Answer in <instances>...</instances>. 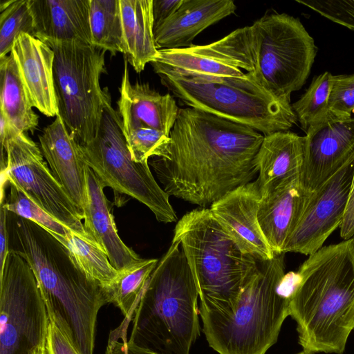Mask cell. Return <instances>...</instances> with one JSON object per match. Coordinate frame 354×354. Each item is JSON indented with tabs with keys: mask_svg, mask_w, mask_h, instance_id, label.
<instances>
[{
	"mask_svg": "<svg viewBox=\"0 0 354 354\" xmlns=\"http://www.w3.org/2000/svg\"><path fill=\"white\" fill-rule=\"evenodd\" d=\"M162 157L149 165L169 196L207 208L258 173L264 136L199 109H180Z\"/></svg>",
	"mask_w": 354,
	"mask_h": 354,
	"instance_id": "6da1fadb",
	"label": "cell"
},
{
	"mask_svg": "<svg viewBox=\"0 0 354 354\" xmlns=\"http://www.w3.org/2000/svg\"><path fill=\"white\" fill-rule=\"evenodd\" d=\"M7 227L9 251L19 254L31 268L48 317L81 354H93L97 315L110 303L107 289L40 225L8 211Z\"/></svg>",
	"mask_w": 354,
	"mask_h": 354,
	"instance_id": "7a4b0ae2",
	"label": "cell"
},
{
	"mask_svg": "<svg viewBox=\"0 0 354 354\" xmlns=\"http://www.w3.org/2000/svg\"><path fill=\"white\" fill-rule=\"evenodd\" d=\"M289 299L303 351L343 354L354 330V236L303 262Z\"/></svg>",
	"mask_w": 354,
	"mask_h": 354,
	"instance_id": "3957f363",
	"label": "cell"
},
{
	"mask_svg": "<svg viewBox=\"0 0 354 354\" xmlns=\"http://www.w3.org/2000/svg\"><path fill=\"white\" fill-rule=\"evenodd\" d=\"M198 297L180 244L172 241L147 282L129 340L158 354H189L200 334Z\"/></svg>",
	"mask_w": 354,
	"mask_h": 354,
	"instance_id": "277c9868",
	"label": "cell"
},
{
	"mask_svg": "<svg viewBox=\"0 0 354 354\" xmlns=\"http://www.w3.org/2000/svg\"><path fill=\"white\" fill-rule=\"evenodd\" d=\"M172 241L180 243L194 276L201 316L232 313L259 261L238 247L209 208L186 213Z\"/></svg>",
	"mask_w": 354,
	"mask_h": 354,
	"instance_id": "5b68a950",
	"label": "cell"
},
{
	"mask_svg": "<svg viewBox=\"0 0 354 354\" xmlns=\"http://www.w3.org/2000/svg\"><path fill=\"white\" fill-rule=\"evenodd\" d=\"M284 257L259 261L232 313L201 317L206 339L218 354H265L277 342L290 315L289 297L279 288Z\"/></svg>",
	"mask_w": 354,
	"mask_h": 354,
	"instance_id": "8992f818",
	"label": "cell"
},
{
	"mask_svg": "<svg viewBox=\"0 0 354 354\" xmlns=\"http://www.w3.org/2000/svg\"><path fill=\"white\" fill-rule=\"evenodd\" d=\"M156 74L185 105L250 127L264 136L287 131L297 120L290 100L267 91L250 73L241 77Z\"/></svg>",
	"mask_w": 354,
	"mask_h": 354,
	"instance_id": "52a82bcc",
	"label": "cell"
},
{
	"mask_svg": "<svg viewBox=\"0 0 354 354\" xmlns=\"http://www.w3.org/2000/svg\"><path fill=\"white\" fill-rule=\"evenodd\" d=\"M53 50V79L58 115L80 145L97 135L102 113L111 99L100 78L106 72L105 51L78 41L44 42Z\"/></svg>",
	"mask_w": 354,
	"mask_h": 354,
	"instance_id": "ba28073f",
	"label": "cell"
},
{
	"mask_svg": "<svg viewBox=\"0 0 354 354\" xmlns=\"http://www.w3.org/2000/svg\"><path fill=\"white\" fill-rule=\"evenodd\" d=\"M85 163L105 187L126 194L146 205L159 222L177 221L169 196L158 185L148 162H135L124 135L121 118L107 102L95 137L80 145Z\"/></svg>",
	"mask_w": 354,
	"mask_h": 354,
	"instance_id": "9c48e42d",
	"label": "cell"
},
{
	"mask_svg": "<svg viewBox=\"0 0 354 354\" xmlns=\"http://www.w3.org/2000/svg\"><path fill=\"white\" fill-rule=\"evenodd\" d=\"M250 27L254 79L275 96L290 100L308 77L317 53L313 38L298 18L266 15Z\"/></svg>",
	"mask_w": 354,
	"mask_h": 354,
	"instance_id": "30bf717a",
	"label": "cell"
},
{
	"mask_svg": "<svg viewBox=\"0 0 354 354\" xmlns=\"http://www.w3.org/2000/svg\"><path fill=\"white\" fill-rule=\"evenodd\" d=\"M47 309L35 274L9 251L0 272V354H31L46 346Z\"/></svg>",
	"mask_w": 354,
	"mask_h": 354,
	"instance_id": "8fae6325",
	"label": "cell"
},
{
	"mask_svg": "<svg viewBox=\"0 0 354 354\" xmlns=\"http://www.w3.org/2000/svg\"><path fill=\"white\" fill-rule=\"evenodd\" d=\"M4 151L6 165L1 167V175L55 219L93 241L85 231L77 207L44 161L41 149L26 133L10 139Z\"/></svg>",
	"mask_w": 354,
	"mask_h": 354,
	"instance_id": "7c38bea8",
	"label": "cell"
},
{
	"mask_svg": "<svg viewBox=\"0 0 354 354\" xmlns=\"http://www.w3.org/2000/svg\"><path fill=\"white\" fill-rule=\"evenodd\" d=\"M153 71L218 77H241L254 70L250 27L239 28L205 45L160 49L150 63Z\"/></svg>",
	"mask_w": 354,
	"mask_h": 354,
	"instance_id": "4fadbf2b",
	"label": "cell"
},
{
	"mask_svg": "<svg viewBox=\"0 0 354 354\" xmlns=\"http://www.w3.org/2000/svg\"><path fill=\"white\" fill-rule=\"evenodd\" d=\"M353 172L354 159L310 193L283 253L292 252L309 256L323 247L326 239L342 224Z\"/></svg>",
	"mask_w": 354,
	"mask_h": 354,
	"instance_id": "5bb4252c",
	"label": "cell"
},
{
	"mask_svg": "<svg viewBox=\"0 0 354 354\" xmlns=\"http://www.w3.org/2000/svg\"><path fill=\"white\" fill-rule=\"evenodd\" d=\"M354 159V118L330 114L311 125L304 136V153L299 175L302 187L313 192Z\"/></svg>",
	"mask_w": 354,
	"mask_h": 354,
	"instance_id": "9a60e30c",
	"label": "cell"
},
{
	"mask_svg": "<svg viewBox=\"0 0 354 354\" xmlns=\"http://www.w3.org/2000/svg\"><path fill=\"white\" fill-rule=\"evenodd\" d=\"M260 188L252 181L228 193L209 209L238 247L258 261L270 260L275 254L258 221Z\"/></svg>",
	"mask_w": 354,
	"mask_h": 354,
	"instance_id": "2e32d148",
	"label": "cell"
},
{
	"mask_svg": "<svg viewBox=\"0 0 354 354\" xmlns=\"http://www.w3.org/2000/svg\"><path fill=\"white\" fill-rule=\"evenodd\" d=\"M260 191L259 223L273 252L283 253L311 192L302 187L299 175L271 182Z\"/></svg>",
	"mask_w": 354,
	"mask_h": 354,
	"instance_id": "e0dca14e",
	"label": "cell"
},
{
	"mask_svg": "<svg viewBox=\"0 0 354 354\" xmlns=\"http://www.w3.org/2000/svg\"><path fill=\"white\" fill-rule=\"evenodd\" d=\"M10 53L32 106L47 117H56L53 49L41 40L23 33L15 40Z\"/></svg>",
	"mask_w": 354,
	"mask_h": 354,
	"instance_id": "ac0fdd59",
	"label": "cell"
},
{
	"mask_svg": "<svg viewBox=\"0 0 354 354\" xmlns=\"http://www.w3.org/2000/svg\"><path fill=\"white\" fill-rule=\"evenodd\" d=\"M40 149L50 168L84 218L86 197V167L80 144L59 115L39 136Z\"/></svg>",
	"mask_w": 354,
	"mask_h": 354,
	"instance_id": "d6986e66",
	"label": "cell"
},
{
	"mask_svg": "<svg viewBox=\"0 0 354 354\" xmlns=\"http://www.w3.org/2000/svg\"><path fill=\"white\" fill-rule=\"evenodd\" d=\"M127 63L125 59L118 101L123 130L145 127L169 136L180 109L176 100L169 93L161 95L148 84H132Z\"/></svg>",
	"mask_w": 354,
	"mask_h": 354,
	"instance_id": "ffe728a7",
	"label": "cell"
},
{
	"mask_svg": "<svg viewBox=\"0 0 354 354\" xmlns=\"http://www.w3.org/2000/svg\"><path fill=\"white\" fill-rule=\"evenodd\" d=\"M85 174L86 197L83 209L85 231L105 252L112 266L121 272L141 258L119 236L104 193L105 186L88 165Z\"/></svg>",
	"mask_w": 354,
	"mask_h": 354,
	"instance_id": "44dd1931",
	"label": "cell"
},
{
	"mask_svg": "<svg viewBox=\"0 0 354 354\" xmlns=\"http://www.w3.org/2000/svg\"><path fill=\"white\" fill-rule=\"evenodd\" d=\"M236 8L232 0H183L171 17L153 29L156 47H189L199 33L233 14Z\"/></svg>",
	"mask_w": 354,
	"mask_h": 354,
	"instance_id": "7402d4cb",
	"label": "cell"
},
{
	"mask_svg": "<svg viewBox=\"0 0 354 354\" xmlns=\"http://www.w3.org/2000/svg\"><path fill=\"white\" fill-rule=\"evenodd\" d=\"M29 3L36 38L92 44L90 0H29Z\"/></svg>",
	"mask_w": 354,
	"mask_h": 354,
	"instance_id": "603a6c76",
	"label": "cell"
},
{
	"mask_svg": "<svg viewBox=\"0 0 354 354\" xmlns=\"http://www.w3.org/2000/svg\"><path fill=\"white\" fill-rule=\"evenodd\" d=\"M125 57L137 73L158 55L153 33V0H120Z\"/></svg>",
	"mask_w": 354,
	"mask_h": 354,
	"instance_id": "cb8c5ba5",
	"label": "cell"
},
{
	"mask_svg": "<svg viewBox=\"0 0 354 354\" xmlns=\"http://www.w3.org/2000/svg\"><path fill=\"white\" fill-rule=\"evenodd\" d=\"M304 136L279 131L263 138L257 155L259 188L277 180L299 175L304 159Z\"/></svg>",
	"mask_w": 354,
	"mask_h": 354,
	"instance_id": "d4e9b609",
	"label": "cell"
},
{
	"mask_svg": "<svg viewBox=\"0 0 354 354\" xmlns=\"http://www.w3.org/2000/svg\"><path fill=\"white\" fill-rule=\"evenodd\" d=\"M0 112L20 132H34L39 117L33 111L11 53L0 58Z\"/></svg>",
	"mask_w": 354,
	"mask_h": 354,
	"instance_id": "484cf974",
	"label": "cell"
},
{
	"mask_svg": "<svg viewBox=\"0 0 354 354\" xmlns=\"http://www.w3.org/2000/svg\"><path fill=\"white\" fill-rule=\"evenodd\" d=\"M158 262V259H140L121 272L106 289L110 303L122 313L124 322L132 321L147 282Z\"/></svg>",
	"mask_w": 354,
	"mask_h": 354,
	"instance_id": "4316f807",
	"label": "cell"
},
{
	"mask_svg": "<svg viewBox=\"0 0 354 354\" xmlns=\"http://www.w3.org/2000/svg\"><path fill=\"white\" fill-rule=\"evenodd\" d=\"M91 43L113 55L125 53L120 0H90Z\"/></svg>",
	"mask_w": 354,
	"mask_h": 354,
	"instance_id": "83f0119b",
	"label": "cell"
},
{
	"mask_svg": "<svg viewBox=\"0 0 354 354\" xmlns=\"http://www.w3.org/2000/svg\"><path fill=\"white\" fill-rule=\"evenodd\" d=\"M74 256L82 269L107 288L118 276L105 252L95 242L71 232L66 236L50 232Z\"/></svg>",
	"mask_w": 354,
	"mask_h": 354,
	"instance_id": "f1b7e54d",
	"label": "cell"
},
{
	"mask_svg": "<svg viewBox=\"0 0 354 354\" xmlns=\"http://www.w3.org/2000/svg\"><path fill=\"white\" fill-rule=\"evenodd\" d=\"M0 11V58H2L11 53L15 40L21 34L35 37V29L29 0H1Z\"/></svg>",
	"mask_w": 354,
	"mask_h": 354,
	"instance_id": "f546056e",
	"label": "cell"
},
{
	"mask_svg": "<svg viewBox=\"0 0 354 354\" xmlns=\"http://www.w3.org/2000/svg\"><path fill=\"white\" fill-rule=\"evenodd\" d=\"M331 76L332 74L326 71L315 77L304 95L291 104L297 120L306 131L310 126L330 116L328 99Z\"/></svg>",
	"mask_w": 354,
	"mask_h": 354,
	"instance_id": "4dcf8cb0",
	"label": "cell"
},
{
	"mask_svg": "<svg viewBox=\"0 0 354 354\" xmlns=\"http://www.w3.org/2000/svg\"><path fill=\"white\" fill-rule=\"evenodd\" d=\"M9 192L1 198V205L20 217L30 220L50 232L66 236L71 231L33 202L16 185L8 182Z\"/></svg>",
	"mask_w": 354,
	"mask_h": 354,
	"instance_id": "1f68e13d",
	"label": "cell"
},
{
	"mask_svg": "<svg viewBox=\"0 0 354 354\" xmlns=\"http://www.w3.org/2000/svg\"><path fill=\"white\" fill-rule=\"evenodd\" d=\"M132 159L139 163L148 162L151 157H162L169 141V136L153 129L138 127L123 130Z\"/></svg>",
	"mask_w": 354,
	"mask_h": 354,
	"instance_id": "d6a6232c",
	"label": "cell"
},
{
	"mask_svg": "<svg viewBox=\"0 0 354 354\" xmlns=\"http://www.w3.org/2000/svg\"><path fill=\"white\" fill-rule=\"evenodd\" d=\"M330 114L346 120L354 112V74L333 75L328 99Z\"/></svg>",
	"mask_w": 354,
	"mask_h": 354,
	"instance_id": "836d02e7",
	"label": "cell"
},
{
	"mask_svg": "<svg viewBox=\"0 0 354 354\" xmlns=\"http://www.w3.org/2000/svg\"><path fill=\"white\" fill-rule=\"evenodd\" d=\"M329 20L354 30V0H296Z\"/></svg>",
	"mask_w": 354,
	"mask_h": 354,
	"instance_id": "e575fe53",
	"label": "cell"
},
{
	"mask_svg": "<svg viewBox=\"0 0 354 354\" xmlns=\"http://www.w3.org/2000/svg\"><path fill=\"white\" fill-rule=\"evenodd\" d=\"M46 350L47 354H81L68 336L50 317Z\"/></svg>",
	"mask_w": 354,
	"mask_h": 354,
	"instance_id": "d590c367",
	"label": "cell"
},
{
	"mask_svg": "<svg viewBox=\"0 0 354 354\" xmlns=\"http://www.w3.org/2000/svg\"><path fill=\"white\" fill-rule=\"evenodd\" d=\"M127 328L119 326L109 335L105 354H158L138 346L127 339Z\"/></svg>",
	"mask_w": 354,
	"mask_h": 354,
	"instance_id": "8d00e7d4",
	"label": "cell"
},
{
	"mask_svg": "<svg viewBox=\"0 0 354 354\" xmlns=\"http://www.w3.org/2000/svg\"><path fill=\"white\" fill-rule=\"evenodd\" d=\"M183 0H153V29L171 17Z\"/></svg>",
	"mask_w": 354,
	"mask_h": 354,
	"instance_id": "74e56055",
	"label": "cell"
},
{
	"mask_svg": "<svg viewBox=\"0 0 354 354\" xmlns=\"http://www.w3.org/2000/svg\"><path fill=\"white\" fill-rule=\"evenodd\" d=\"M339 230L340 236L343 240H348L354 236V172L344 216Z\"/></svg>",
	"mask_w": 354,
	"mask_h": 354,
	"instance_id": "f35d334b",
	"label": "cell"
},
{
	"mask_svg": "<svg viewBox=\"0 0 354 354\" xmlns=\"http://www.w3.org/2000/svg\"><path fill=\"white\" fill-rule=\"evenodd\" d=\"M8 211L1 205L0 208V272L2 271L9 253V239L7 227Z\"/></svg>",
	"mask_w": 354,
	"mask_h": 354,
	"instance_id": "ab89813d",
	"label": "cell"
},
{
	"mask_svg": "<svg viewBox=\"0 0 354 354\" xmlns=\"http://www.w3.org/2000/svg\"><path fill=\"white\" fill-rule=\"evenodd\" d=\"M31 354H46V346L36 348Z\"/></svg>",
	"mask_w": 354,
	"mask_h": 354,
	"instance_id": "60d3db41",
	"label": "cell"
},
{
	"mask_svg": "<svg viewBox=\"0 0 354 354\" xmlns=\"http://www.w3.org/2000/svg\"><path fill=\"white\" fill-rule=\"evenodd\" d=\"M297 354H314V353H308V352H306L304 351H302Z\"/></svg>",
	"mask_w": 354,
	"mask_h": 354,
	"instance_id": "b9f144b4",
	"label": "cell"
},
{
	"mask_svg": "<svg viewBox=\"0 0 354 354\" xmlns=\"http://www.w3.org/2000/svg\"><path fill=\"white\" fill-rule=\"evenodd\" d=\"M46 354H47V353H46Z\"/></svg>",
	"mask_w": 354,
	"mask_h": 354,
	"instance_id": "7bdbcfd3",
	"label": "cell"
}]
</instances>
